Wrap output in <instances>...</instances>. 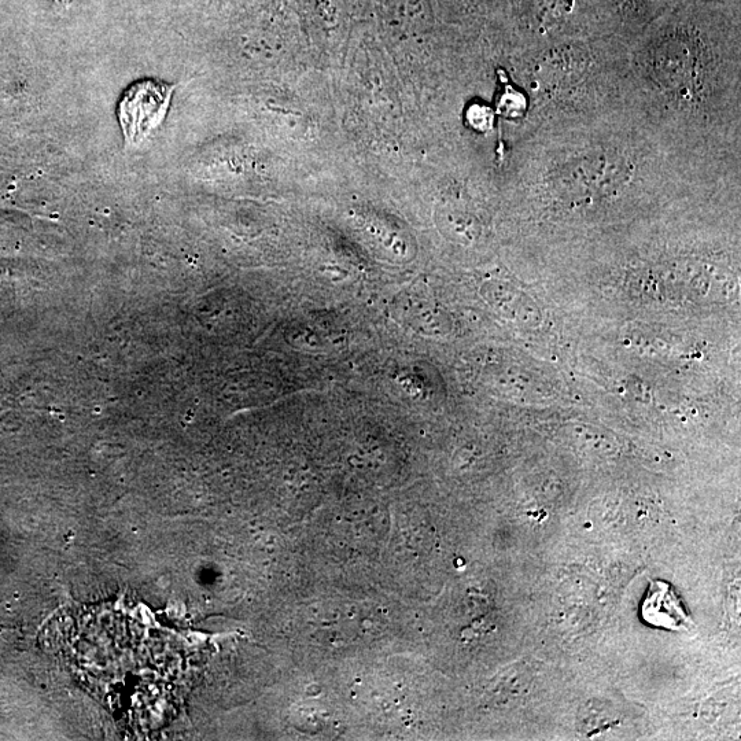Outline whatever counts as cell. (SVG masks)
<instances>
[{
	"label": "cell",
	"mask_w": 741,
	"mask_h": 741,
	"mask_svg": "<svg viewBox=\"0 0 741 741\" xmlns=\"http://www.w3.org/2000/svg\"><path fill=\"white\" fill-rule=\"evenodd\" d=\"M623 40L630 108L684 149L740 160L739 28L673 18Z\"/></svg>",
	"instance_id": "1"
},
{
	"label": "cell",
	"mask_w": 741,
	"mask_h": 741,
	"mask_svg": "<svg viewBox=\"0 0 741 741\" xmlns=\"http://www.w3.org/2000/svg\"><path fill=\"white\" fill-rule=\"evenodd\" d=\"M527 101L521 134L543 124L589 119L630 108L628 58L621 36L570 40L519 55ZM512 79V77H511Z\"/></svg>",
	"instance_id": "2"
},
{
	"label": "cell",
	"mask_w": 741,
	"mask_h": 741,
	"mask_svg": "<svg viewBox=\"0 0 741 741\" xmlns=\"http://www.w3.org/2000/svg\"><path fill=\"white\" fill-rule=\"evenodd\" d=\"M175 86L143 80L125 91L117 109V117L129 146L142 145L160 128L171 106Z\"/></svg>",
	"instance_id": "3"
},
{
	"label": "cell",
	"mask_w": 741,
	"mask_h": 741,
	"mask_svg": "<svg viewBox=\"0 0 741 741\" xmlns=\"http://www.w3.org/2000/svg\"><path fill=\"white\" fill-rule=\"evenodd\" d=\"M645 622L670 630L691 629L693 622L682 607L680 597L672 586L663 581H654L641 608Z\"/></svg>",
	"instance_id": "4"
},
{
	"label": "cell",
	"mask_w": 741,
	"mask_h": 741,
	"mask_svg": "<svg viewBox=\"0 0 741 741\" xmlns=\"http://www.w3.org/2000/svg\"><path fill=\"white\" fill-rule=\"evenodd\" d=\"M496 117L494 109L485 105V103L484 105L474 103L473 106H470V108L466 110V121L468 127L482 135L489 134V132L492 131L494 123H496Z\"/></svg>",
	"instance_id": "5"
},
{
	"label": "cell",
	"mask_w": 741,
	"mask_h": 741,
	"mask_svg": "<svg viewBox=\"0 0 741 741\" xmlns=\"http://www.w3.org/2000/svg\"><path fill=\"white\" fill-rule=\"evenodd\" d=\"M617 2L621 3L623 11H633L636 14L634 21H637V14L647 9L648 6L654 5L655 0H617Z\"/></svg>",
	"instance_id": "6"
},
{
	"label": "cell",
	"mask_w": 741,
	"mask_h": 741,
	"mask_svg": "<svg viewBox=\"0 0 741 741\" xmlns=\"http://www.w3.org/2000/svg\"><path fill=\"white\" fill-rule=\"evenodd\" d=\"M55 2L60 3V5H69L73 0H55Z\"/></svg>",
	"instance_id": "7"
}]
</instances>
